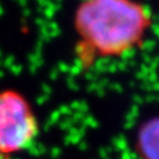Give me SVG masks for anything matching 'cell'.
<instances>
[{"label":"cell","mask_w":159,"mask_h":159,"mask_svg":"<svg viewBox=\"0 0 159 159\" xmlns=\"http://www.w3.org/2000/svg\"><path fill=\"white\" fill-rule=\"evenodd\" d=\"M138 145L144 159H159V119L151 120L143 126Z\"/></svg>","instance_id":"cell-3"},{"label":"cell","mask_w":159,"mask_h":159,"mask_svg":"<svg viewBox=\"0 0 159 159\" xmlns=\"http://www.w3.org/2000/svg\"><path fill=\"white\" fill-rule=\"evenodd\" d=\"M39 133L27 100L16 91L0 92V153L10 157L27 148Z\"/></svg>","instance_id":"cell-2"},{"label":"cell","mask_w":159,"mask_h":159,"mask_svg":"<svg viewBox=\"0 0 159 159\" xmlns=\"http://www.w3.org/2000/svg\"><path fill=\"white\" fill-rule=\"evenodd\" d=\"M148 23V11L133 0H85L75 16L86 52L102 57L121 56L134 48Z\"/></svg>","instance_id":"cell-1"},{"label":"cell","mask_w":159,"mask_h":159,"mask_svg":"<svg viewBox=\"0 0 159 159\" xmlns=\"http://www.w3.org/2000/svg\"><path fill=\"white\" fill-rule=\"evenodd\" d=\"M0 159H10V157H7V156H4V154L0 153Z\"/></svg>","instance_id":"cell-4"}]
</instances>
